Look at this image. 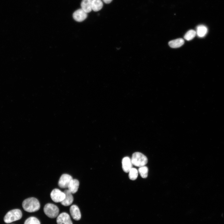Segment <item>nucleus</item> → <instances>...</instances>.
I'll return each mask as SVG.
<instances>
[{
  "instance_id": "obj_15",
  "label": "nucleus",
  "mask_w": 224,
  "mask_h": 224,
  "mask_svg": "<svg viewBox=\"0 0 224 224\" xmlns=\"http://www.w3.org/2000/svg\"><path fill=\"white\" fill-rule=\"evenodd\" d=\"M184 43V40L182 38H178L170 41L169 45L172 48H177L181 46Z\"/></svg>"
},
{
  "instance_id": "obj_11",
  "label": "nucleus",
  "mask_w": 224,
  "mask_h": 224,
  "mask_svg": "<svg viewBox=\"0 0 224 224\" xmlns=\"http://www.w3.org/2000/svg\"><path fill=\"white\" fill-rule=\"evenodd\" d=\"M122 163L123 169L125 172H128L133 168L131 160L128 156L124 157L122 159Z\"/></svg>"
},
{
  "instance_id": "obj_19",
  "label": "nucleus",
  "mask_w": 224,
  "mask_h": 224,
  "mask_svg": "<svg viewBox=\"0 0 224 224\" xmlns=\"http://www.w3.org/2000/svg\"><path fill=\"white\" fill-rule=\"evenodd\" d=\"M196 35L195 31L193 30H190L186 33L184 36V38L187 40H190L193 39Z\"/></svg>"
},
{
  "instance_id": "obj_9",
  "label": "nucleus",
  "mask_w": 224,
  "mask_h": 224,
  "mask_svg": "<svg viewBox=\"0 0 224 224\" xmlns=\"http://www.w3.org/2000/svg\"><path fill=\"white\" fill-rule=\"evenodd\" d=\"M63 192L65 194V197L60 203L64 206H69L72 204L73 201L72 194L68 189L65 190Z\"/></svg>"
},
{
  "instance_id": "obj_6",
  "label": "nucleus",
  "mask_w": 224,
  "mask_h": 224,
  "mask_svg": "<svg viewBox=\"0 0 224 224\" xmlns=\"http://www.w3.org/2000/svg\"><path fill=\"white\" fill-rule=\"evenodd\" d=\"M72 179V177L70 175L66 174H63L61 175L59 180L58 185L62 188H68Z\"/></svg>"
},
{
  "instance_id": "obj_17",
  "label": "nucleus",
  "mask_w": 224,
  "mask_h": 224,
  "mask_svg": "<svg viewBox=\"0 0 224 224\" xmlns=\"http://www.w3.org/2000/svg\"><path fill=\"white\" fill-rule=\"evenodd\" d=\"M128 172V176L130 179L133 180L136 179L138 175V171L136 168H132Z\"/></svg>"
},
{
  "instance_id": "obj_7",
  "label": "nucleus",
  "mask_w": 224,
  "mask_h": 224,
  "mask_svg": "<svg viewBox=\"0 0 224 224\" xmlns=\"http://www.w3.org/2000/svg\"><path fill=\"white\" fill-rule=\"evenodd\" d=\"M56 222L57 224H72L69 215L65 212L61 213L58 215Z\"/></svg>"
},
{
  "instance_id": "obj_4",
  "label": "nucleus",
  "mask_w": 224,
  "mask_h": 224,
  "mask_svg": "<svg viewBox=\"0 0 224 224\" xmlns=\"http://www.w3.org/2000/svg\"><path fill=\"white\" fill-rule=\"evenodd\" d=\"M44 211L45 215L48 217L53 218L58 216L59 209L58 207L55 205L48 203L44 206Z\"/></svg>"
},
{
  "instance_id": "obj_13",
  "label": "nucleus",
  "mask_w": 224,
  "mask_h": 224,
  "mask_svg": "<svg viewBox=\"0 0 224 224\" xmlns=\"http://www.w3.org/2000/svg\"><path fill=\"white\" fill-rule=\"evenodd\" d=\"M93 0H82L81 3V8L86 13L90 12L92 10Z\"/></svg>"
},
{
  "instance_id": "obj_3",
  "label": "nucleus",
  "mask_w": 224,
  "mask_h": 224,
  "mask_svg": "<svg viewBox=\"0 0 224 224\" xmlns=\"http://www.w3.org/2000/svg\"><path fill=\"white\" fill-rule=\"evenodd\" d=\"M22 213L19 209H14L7 212L4 218V222L9 223L18 220L22 217Z\"/></svg>"
},
{
  "instance_id": "obj_2",
  "label": "nucleus",
  "mask_w": 224,
  "mask_h": 224,
  "mask_svg": "<svg viewBox=\"0 0 224 224\" xmlns=\"http://www.w3.org/2000/svg\"><path fill=\"white\" fill-rule=\"evenodd\" d=\"M131 160L133 165L139 167L145 166L148 161L145 155L138 152L133 154Z\"/></svg>"
},
{
  "instance_id": "obj_5",
  "label": "nucleus",
  "mask_w": 224,
  "mask_h": 224,
  "mask_svg": "<svg viewBox=\"0 0 224 224\" xmlns=\"http://www.w3.org/2000/svg\"><path fill=\"white\" fill-rule=\"evenodd\" d=\"M50 197L52 200L55 202H61L65 197V194L58 189H54L50 193Z\"/></svg>"
},
{
  "instance_id": "obj_21",
  "label": "nucleus",
  "mask_w": 224,
  "mask_h": 224,
  "mask_svg": "<svg viewBox=\"0 0 224 224\" xmlns=\"http://www.w3.org/2000/svg\"><path fill=\"white\" fill-rule=\"evenodd\" d=\"M103 2L106 4H109L113 0H103Z\"/></svg>"
},
{
  "instance_id": "obj_8",
  "label": "nucleus",
  "mask_w": 224,
  "mask_h": 224,
  "mask_svg": "<svg viewBox=\"0 0 224 224\" xmlns=\"http://www.w3.org/2000/svg\"><path fill=\"white\" fill-rule=\"evenodd\" d=\"M87 16V13L82 8L77 10L73 14L74 19L78 22L83 21L86 18Z\"/></svg>"
},
{
  "instance_id": "obj_14",
  "label": "nucleus",
  "mask_w": 224,
  "mask_h": 224,
  "mask_svg": "<svg viewBox=\"0 0 224 224\" xmlns=\"http://www.w3.org/2000/svg\"><path fill=\"white\" fill-rule=\"evenodd\" d=\"M196 34L199 37H203L207 34L208 32L207 27L203 25H199L196 28Z\"/></svg>"
},
{
  "instance_id": "obj_18",
  "label": "nucleus",
  "mask_w": 224,
  "mask_h": 224,
  "mask_svg": "<svg viewBox=\"0 0 224 224\" xmlns=\"http://www.w3.org/2000/svg\"><path fill=\"white\" fill-rule=\"evenodd\" d=\"M148 168L146 166L140 167L138 172L141 177L143 178H146L148 175Z\"/></svg>"
},
{
  "instance_id": "obj_1",
  "label": "nucleus",
  "mask_w": 224,
  "mask_h": 224,
  "mask_svg": "<svg viewBox=\"0 0 224 224\" xmlns=\"http://www.w3.org/2000/svg\"><path fill=\"white\" fill-rule=\"evenodd\" d=\"M23 209L30 212H34L38 211L40 208L39 200L34 197H31L24 200L22 203Z\"/></svg>"
},
{
  "instance_id": "obj_16",
  "label": "nucleus",
  "mask_w": 224,
  "mask_h": 224,
  "mask_svg": "<svg viewBox=\"0 0 224 224\" xmlns=\"http://www.w3.org/2000/svg\"><path fill=\"white\" fill-rule=\"evenodd\" d=\"M103 3L101 0H93L92 4V10L95 12L98 11L102 8Z\"/></svg>"
},
{
  "instance_id": "obj_12",
  "label": "nucleus",
  "mask_w": 224,
  "mask_h": 224,
  "mask_svg": "<svg viewBox=\"0 0 224 224\" xmlns=\"http://www.w3.org/2000/svg\"><path fill=\"white\" fill-rule=\"evenodd\" d=\"M79 185V183L78 180L72 179L68 186V189L72 194H74L77 191Z\"/></svg>"
},
{
  "instance_id": "obj_20",
  "label": "nucleus",
  "mask_w": 224,
  "mask_h": 224,
  "mask_svg": "<svg viewBox=\"0 0 224 224\" xmlns=\"http://www.w3.org/2000/svg\"><path fill=\"white\" fill-rule=\"evenodd\" d=\"M24 224H40L39 220L36 217H31L27 218Z\"/></svg>"
},
{
  "instance_id": "obj_10",
  "label": "nucleus",
  "mask_w": 224,
  "mask_h": 224,
  "mask_svg": "<svg viewBox=\"0 0 224 224\" xmlns=\"http://www.w3.org/2000/svg\"><path fill=\"white\" fill-rule=\"evenodd\" d=\"M70 212L72 218L76 221L80 219L81 217V213L78 207L75 205L71 206L70 208Z\"/></svg>"
}]
</instances>
